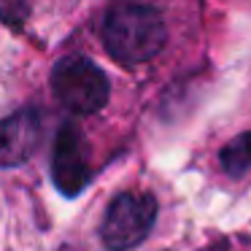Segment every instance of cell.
<instances>
[{
  "label": "cell",
  "mask_w": 251,
  "mask_h": 251,
  "mask_svg": "<svg viewBox=\"0 0 251 251\" xmlns=\"http://www.w3.org/2000/svg\"><path fill=\"white\" fill-rule=\"evenodd\" d=\"M168 30L165 19L146 3H116L103 22V44L122 65H141L162 51Z\"/></svg>",
  "instance_id": "6da1fadb"
},
{
  "label": "cell",
  "mask_w": 251,
  "mask_h": 251,
  "mask_svg": "<svg viewBox=\"0 0 251 251\" xmlns=\"http://www.w3.org/2000/svg\"><path fill=\"white\" fill-rule=\"evenodd\" d=\"M51 89L57 100L73 114H98L111 95L108 76L81 54L65 57L51 71Z\"/></svg>",
  "instance_id": "7a4b0ae2"
},
{
  "label": "cell",
  "mask_w": 251,
  "mask_h": 251,
  "mask_svg": "<svg viewBox=\"0 0 251 251\" xmlns=\"http://www.w3.org/2000/svg\"><path fill=\"white\" fill-rule=\"evenodd\" d=\"M157 222V200L149 192H122L105 208L100 238L108 251H130L146 240Z\"/></svg>",
  "instance_id": "3957f363"
},
{
  "label": "cell",
  "mask_w": 251,
  "mask_h": 251,
  "mask_svg": "<svg viewBox=\"0 0 251 251\" xmlns=\"http://www.w3.org/2000/svg\"><path fill=\"white\" fill-rule=\"evenodd\" d=\"M51 178L65 197H76L89 184L87 146L76 125H65L57 132L54 151H51Z\"/></svg>",
  "instance_id": "277c9868"
},
{
  "label": "cell",
  "mask_w": 251,
  "mask_h": 251,
  "mask_svg": "<svg viewBox=\"0 0 251 251\" xmlns=\"http://www.w3.org/2000/svg\"><path fill=\"white\" fill-rule=\"evenodd\" d=\"M41 138V119L35 111H22L0 122V168L27 162Z\"/></svg>",
  "instance_id": "5b68a950"
},
{
  "label": "cell",
  "mask_w": 251,
  "mask_h": 251,
  "mask_svg": "<svg viewBox=\"0 0 251 251\" xmlns=\"http://www.w3.org/2000/svg\"><path fill=\"white\" fill-rule=\"evenodd\" d=\"M219 162L222 170L232 178H240L243 173L251 170V132H240L235 135L227 146L219 151Z\"/></svg>",
  "instance_id": "8992f818"
}]
</instances>
